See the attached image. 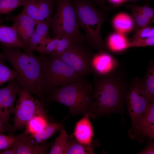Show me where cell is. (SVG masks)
I'll return each instance as SVG.
<instances>
[{
  "mask_svg": "<svg viewBox=\"0 0 154 154\" xmlns=\"http://www.w3.org/2000/svg\"><path fill=\"white\" fill-rule=\"evenodd\" d=\"M38 19L37 23H50L54 6V0H38Z\"/></svg>",
  "mask_w": 154,
  "mask_h": 154,
  "instance_id": "obj_25",
  "label": "cell"
},
{
  "mask_svg": "<svg viewBox=\"0 0 154 154\" xmlns=\"http://www.w3.org/2000/svg\"><path fill=\"white\" fill-rule=\"evenodd\" d=\"M97 143L92 142L90 145L80 143L75 139H70L65 149L64 154H92Z\"/></svg>",
  "mask_w": 154,
  "mask_h": 154,
  "instance_id": "obj_22",
  "label": "cell"
},
{
  "mask_svg": "<svg viewBox=\"0 0 154 154\" xmlns=\"http://www.w3.org/2000/svg\"><path fill=\"white\" fill-rule=\"evenodd\" d=\"M52 54L83 77L86 78L91 73L90 62L92 55L90 48L84 44L83 41L73 44L61 53Z\"/></svg>",
  "mask_w": 154,
  "mask_h": 154,
  "instance_id": "obj_8",
  "label": "cell"
},
{
  "mask_svg": "<svg viewBox=\"0 0 154 154\" xmlns=\"http://www.w3.org/2000/svg\"><path fill=\"white\" fill-rule=\"evenodd\" d=\"M9 19L13 22L12 26L24 44L25 50L29 45L37 23L23 11L18 15L10 17Z\"/></svg>",
  "mask_w": 154,
  "mask_h": 154,
  "instance_id": "obj_13",
  "label": "cell"
},
{
  "mask_svg": "<svg viewBox=\"0 0 154 154\" xmlns=\"http://www.w3.org/2000/svg\"><path fill=\"white\" fill-rule=\"evenodd\" d=\"M50 27L49 22H40L37 23L29 45L24 51L32 52L36 50L38 46L48 37V35Z\"/></svg>",
  "mask_w": 154,
  "mask_h": 154,
  "instance_id": "obj_18",
  "label": "cell"
},
{
  "mask_svg": "<svg viewBox=\"0 0 154 154\" xmlns=\"http://www.w3.org/2000/svg\"><path fill=\"white\" fill-rule=\"evenodd\" d=\"M125 102L127 113L134 126L141 117L150 102L138 76L133 78L129 84ZM153 102V101H152Z\"/></svg>",
  "mask_w": 154,
  "mask_h": 154,
  "instance_id": "obj_9",
  "label": "cell"
},
{
  "mask_svg": "<svg viewBox=\"0 0 154 154\" xmlns=\"http://www.w3.org/2000/svg\"><path fill=\"white\" fill-rule=\"evenodd\" d=\"M112 3L116 5H118L123 3L126 0H109Z\"/></svg>",
  "mask_w": 154,
  "mask_h": 154,
  "instance_id": "obj_37",
  "label": "cell"
},
{
  "mask_svg": "<svg viewBox=\"0 0 154 154\" xmlns=\"http://www.w3.org/2000/svg\"><path fill=\"white\" fill-rule=\"evenodd\" d=\"M20 48L4 47L2 57L17 73L16 78L21 88L38 98L41 72L40 59L32 52H22Z\"/></svg>",
  "mask_w": 154,
  "mask_h": 154,
  "instance_id": "obj_3",
  "label": "cell"
},
{
  "mask_svg": "<svg viewBox=\"0 0 154 154\" xmlns=\"http://www.w3.org/2000/svg\"><path fill=\"white\" fill-rule=\"evenodd\" d=\"M59 132V135L53 142L48 154H64L70 137L68 133L64 129Z\"/></svg>",
  "mask_w": 154,
  "mask_h": 154,
  "instance_id": "obj_24",
  "label": "cell"
},
{
  "mask_svg": "<svg viewBox=\"0 0 154 154\" xmlns=\"http://www.w3.org/2000/svg\"><path fill=\"white\" fill-rule=\"evenodd\" d=\"M53 37L64 36L84 41L71 0H58L55 13L50 21Z\"/></svg>",
  "mask_w": 154,
  "mask_h": 154,
  "instance_id": "obj_6",
  "label": "cell"
},
{
  "mask_svg": "<svg viewBox=\"0 0 154 154\" xmlns=\"http://www.w3.org/2000/svg\"><path fill=\"white\" fill-rule=\"evenodd\" d=\"M50 121L47 113L36 115L28 122L23 133L28 135L35 134L42 131Z\"/></svg>",
  "mask_w": 154,
  "mask_h": 154,
  "instance_id": "obj_20",
  "label": "cell"
},
{
  "mask_svg": "<svg viewBox=\"0 0 154 154\" xmlns=\"http://www.w3.org/2000/svg\"><path fill=\"white\" fill-rule=\"evenodd\" d=\"M5 60L0 55V86L7 81L16 78L17 73L14 70L7 67L5 64Z\"/></svg>",
  "mask_w": 154,
  "mask_h": 154,
  "instance_id": "obj_26",
  "label": "cell"
},
{
  "mask_svg": "<svg viewBox=\"0 0 154 154\" xmlns=\"http://www.w3.org/2000/svg\"><path fill=\"white\" fill-rule=\"evenodd\" d=\"M131 9L134 25L137 29L148 26L153 21L147 19L136 9L132 5Z\"/></svg>",
  "mask_w": 154,
  "mask_h": 154,
  "instance_id": "obj_28",
  "label": "cell"
},
{
  "mask_svg": "<svg viewBox=\"0 0 154 154\" xmlns=\"http://www.w3.org/2000/svg\"><path fill=\"white\" fill-rule=\"evenodd\" d=\"M16 148L14 145L12 147L0 151V154H16Z\"/></svg>",
  "mask_w": 154,
  "mask_h": 154,
  "instance_id": "obj_36",
  "label": "cell"
},
{
  "mask_svg": "<svg viewBox=\"0 0 154 154\" xmlns=\"http://www.w3.org/2000/svg\"><path fill=\"white\" fill-rule=\"evenodd\" d=\"M39 57L41 68L38 98L40 100L51 89L85 78L53 54H40Z\"/></svg>",
  "mask_w": 154,
  "mask_h": 154,
  "instance_id": "obj_4",
  "label": "cell"
},
{
  "mask_svg": "<svg viewBox=\"0 0 154 154\" xmlns=\"http://www.w3.org/2000/svg\"><path fill=\"white\" fill-rule=\"evenodd\" d=\"M132 5L146 18L153 21L154 10L153 8L147 4L142 6L135 5Z\"/></svg>",
  "mask_w": 154,
  "mask_h": 154,
  "instance_id": "obj_33",
  "label": "cell"
},
{
  "mask_svg": "<svg viewBox=\"0 0 154 154\" xmlns=\"http://www.w3.org/2000/svg\"><path fill=\"white\" fill-rule=\"evenodd\" d=\"M18 95L14 107V123L11 130L12 133L26 126L35 116L47 113L43 102L33 97L27 91L21 88Z\"/></svg>",
  "mask_w": 154,
  "mask_h": 154,
  "instance_id": "obj_7",
  "label": "cell"
},
{
  "mask_svg": "<svg viewBox=\"0 0 154 154\" xmlns=\"http://www.w3.org/2000/svg\"><path fill=\"white\" fill-rule=\"evenodd\" d=\"M20 135L16 136L0 134V151L13 146L20 138Z\"/></svg>",
  "mask_w": 154,
  "mask_h": 154,
  "instance_id": "obj_30",
  "label": "cell"
},
{
  "mask_svg": "<svg viewBox=\"0 0 154 154\" xmlns=\"http://www.w3.org/2000/svg\"><path fill=\"white\" fill-rule=\"evenodd\" d=\"M93 91V86L85 78L51 89L44 94L41 100L44 103L62 104L68 108L72 115H87L94 118L95 105Z\"/></svg>",
  "mask_w": 154,
  "mask_h": 154,
  "instance_id": "obj_2",
  "label": "cell"
},
{
  "mask_svg": "<svg viewBox=\"0 0 154 154\" xmlns=\"http://www.w3.org/2000/svg\"><path fill=\"white\" fill-rule=\"evenodd\" d=\"M12 127L6 125L0 117V134H3L7 131L11 130Z\"/></svg>",
  "mask_w": 154,
  "mask_h": 154,
  "instance_id": "obj_35",
  "label": "cell"
},
{
  "mask_svg": "<svg viewBox=\"0 0 154 154\" xmlns=\"http://www.w3.org/2000/svg\"><path fill=\"white\" fill-rule=\"evenodd\" d=\"M118 60L105 50L92 55L90 62L91 73L95 77H100L109 75L119 67Z\"/></svg>",
  "mask_w": 154,
  "mask_h": 154,
  "instance_id": "obj_12",
  "label": "cell"
},
{
  "mask_svg": "<svg viewBox=\"0 0 154 154\" xmlns=\"http://www.w3.org/2000/svg\"><path fill=\"white\" fill-rule=\"evenodd\" d=\"M92 97L94 102V118L123 110L129 84L125 71L121 67L106 76L94 77Z\"/></svg>",
  "mask_w": 154,
  "mask_h": 154,
  "instance_id": "obj_1",
  "label": "cell"
},
{
  "mask_svg": "<svg viewBox=\"0 0 154 154\" xmlns=\"http://www.w3.org/2000/svg\"><path fill=\"white\" fill-rule=\"evenodd\" d=\"M86 115L77 122L75 127L74 135L75 139L80 143L90 145L93 142L94 135L92 124Z\"/></svg>",
  "mask_w": 154,
  "mask_h": 154,
  "instance_id": "obj_15",
  "label": "cell"
},
{
  "mask_svg": "<svg viewBox=\"0 0 154 154\" xmlns=\"http://www.w3.org/2000/svg\"><path fill=\"white\" fill-rule=\"evenodd\" d=\"M23 10L37 23L38 19V0H27Z\"/></svg>",
  "mask_w": 154,
  "mask_h": 154,
  "instance_id": "obj_29",
  "label": "cell"
},
{
  "mask_svg": "<svg viewBox=\"0 0 154 154\" xmlns=\"http://www.w3.org/2000/svg\"><path fill=\"white\" fill-rule=\"evenodd\" d=\"M141 82L146 94L150 102L154 101V63L150 61L144 77Z\"/></svg>",
  "mask_w": 154,
  "mask_h": 154,
  "instance_id": "obj_21",
  "label": "cell"
},
{
  "mask_svg": "<svg viewBox=\"0 0 154 154\" xmlns=\"http://www.w3.org/2000/svg\"><path fill=\"white\" fill-rule=\"evenodd\" d=\"M72 3L78 25L84 31L88 43L99 51L105 50V44L100 34L104 19L103 16L92 4L85 0H75Z\"/></svg>",
  "mask_w": 154,
  "mask_h": 154,
  "instance_id": "obj_5",
  "label": "cell"
},
{
  "mask_svg": "<svg viewBox=\"0 0 154 154\" xmlns=\"http://www.w3.org/2000/svg\"></svg>",
  "mask_w": 154,
  "mask_h": 154,
  "instance_id": "obj_39",
  "label": "cell"
},
{
  "mask_svg": "<svg viewBox=\"0 0 154 154\" xmlns=\"http://www.w3.org/2000/svg\"><path fill=\"white\" fill-rule=\"evenodd\" d=\"M154 45V36L147 38L132 40L129 43V48L144 47Z\"/></svg>",
  "mask_w": 154,
  "mask_h": 154,
  "instance_id": "obj_32",
  "label": "cell"
},
{
  "mask_svg": "<svg viewBox=\"0 0 154 154\" xmlns=\"http://www.w3.org/2000/svg\"><path fill=\"white\" fill-rule=\"evenodd\" d=\"M98 2H100L102 1L103 0H94Z\"/></svg>",
  "mask_w": 154,
  "mask_h": 154,
  "instance_id": "obj_38",
  "label": "cell"
},
{
  "mask_svg": "<svg viewBox=\"0 0 154 154\" xmlns=\"http://www.w3.org/2000/svg\"><path fill=\"white\" fill-rule=\"evenodd\" d=\"M27 0H0V15L9 13L17 8L23 6Z\"/></svg>",
  "mask_w": 154,
  "mask_h": 154,
  "instance_id": "obj_27",
  "label": "cell"
},
{
  "mask_svg": "<svg viewBox=\"0 0 154 154\" xmlns=\"http://www.w3.org/2000/svg\"><path fill=\"white\" fill-rule=\"evenodd\" d=\"M21 138L14 145L16 148V154H46L53 142L45 141L41 144L36 145L28 140L23 133L20 134Z\"/></svg>",
  "mask_w": 154,
  "mask_h": 154,
  "instance_id": "obj_14",
  "label": "cell"
},
{
  "mask_svg": "<svg viewBox=\"0 0 154 154\" xmlns=\"http://www.w3.org/2000/svg\"><path fill=\"white\" fill-rule=\"evenodd\" d=\"M62 122H57L50 121L41 131L33 135H25L26 138L35 144H41L45 141L58 131L64 129Z\"/></svg>",
  "mask_w": 154,
  "mask_h": 154,
  "instance_id": "obj_16",
  "label": "cell"
},
{
  "mask_svg": "<svg viewBox=\"0 0 154 154\" xmlns=\"http://www.w3.org/2000/svg\"><path fill=\"white\" fill-rule=\"evenodd\" d=\"M112 23L116 30L123 34L131 31L134 26L133 19L129 15L124 13L117 15L114 18Z\"/></svg>",
  "mask_w": 154,
  "mask_h": 154,
  "instance_id": "obj_23",
  "label": "cell"
},
{
  "mask_svg": "<svg viewBox=\"0 0 154 154\" xmlns=\"http://www.w3.org/2000/svg\"><path fill=\"white\" fill-rule=\"evenodd\" d=\"M0 42L7 48L17 47L24 49L25 46L12 26L0 25Z\"/></svg>",
  "mask_w": 154,
  "mask_h": 154,
  "instance_id": "obj_17",
  "label": "cell"
},
{
  "mask_svg": "<svg viewBox=\"0 0 154 154\" xmlns=\"http://www.w3.org/2000/svg\"><path fill=\"white\" fill-rule=\"evenodd\" d=\"M129 134L132 139L141 143L145 138L154 139V101L150 103L135 125L130 129Z\"/></svg>",
  "mask_w": 154,
  "mask_h": 154,
  "instance_id": "obj_10",
  "label": "cell"
},
{
  "mask_svg": "<svg viewBox=\"0 0 154 154\" xmlns=\"http://www.w3.org/2000/svg\"><path fill=\"white\" fill-rule=\"evenodd\" d=\"M129 42L123 34L118 32L113 33L109 36L106 46L112 52L118 53L128 48Z\"/></svg>",
  "mask_w": 154,
  "mask_h": 154,
  "instance_id": "obj_19",
  "label": "cell"
},
{
  "mask_svg": "<svg viewBox=\"0 0 154 154\" xmlns=\"http://www.w3.org/2000/svg\"><path fill=\"white\" fill-rule=\"evenodd\" d=\"M154 36V27L147 26L136 29L133 40L147 38Z\"/></svg>",
  "mask_w": 154,
  "mask_h": 154,
  "instance_id": "obj_31",
  "label": "cell"
},
{
  "mask_svg": "<svg viewBox=\"0 0 154 154\" xmlns=\"http://www.w3.org/2000/svg\"><path fill=\"white\" fill-rule=\"evenodd\" d=\"M152 139L148 138L147 140V145L146 147L138 154H154V143Z\"/></svg>",
  "mask_w": 154,
  "mask_h": 154,
  "instance_id": "obj_34",
  "label": "cell"
},
{
  "mask_svg": "<svg viewBox=\"0 0 154 154\" xmlns=\"http://www.w3.org/2000/svg\"><path fill=\"white\" fill-rule=\"evenodd\" d=\"M9 81L6 86L0 89V117L6 125L12 127L9 119L13 114L14 102L21 87L16 78Z\"/></svg>",
  "mask_w": 154,
  "mask_h": 154,
  "instance_id": "obj_11",
  "label": "cell"
}]
</instances>
